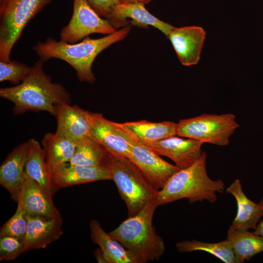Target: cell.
I'll use <instances>...</instances> for the list:
<instances>
[{
    "label": "cell",
    "mask_w": 263,
    "mask_h": 263,
    "mask_svg": "<svg viewBox=\"0 0 263 263\" xmlns=\"http://www.w3.org/2000/svg\"><path fill=\"white\" fill-rule=\"evenodd\" d=\"M94 254L96 260L98 263H107L104 255L100 248L96 249L94 251Z\"/></svg>",
    "instance_id": "1f68e13d"
},
{
    "label": "cell",
    "mask_w": 263,
    "mask_h": 263,
    "mask_svg": "<svg viewBox=\"0 0 263 263\" xmlns=\"http://www.w3.org/2000/svg\"><path fill=\"white\" fill-rule=\"evenodd\" d=\"M239 127L233 113H204L180 119L177 123V135L225 146L229 144L230 137Z\"/></svg>",
    "instance_id": "52a82bcc"
},
{
    "label": "cell",
    "mask_w": 263,
    "mask_h": 263,
    "mask_svg": "<svg viewBox=\"0 0 263 263\" xmlns=\"http://www.w3.org/2000/svg\"><path fill=\"white\" fill-rule=\"evenodd\" d=\"M23 240L16 237L0 236V261H11L25 252Z\"/></svg>",
    "instance_id": "f1b7e54d"
},
{
    "label": "cell",
    "mask_w": 263,
    "mask_h": 263,
    "mask_svg": "<svg viewBox=\"0 0 263 263\" xmlns=\"http://www.w3.org/2000/svg\"><path fill=\"white\" fill-rule=\"evenodd\" d=\"M41 146L52 176L59 167L70 162L75 152L76 142L56 132H48L41 140Z\"/></svg>",
    "instance_id": "44dd1931"
},
{
    "label": "cell",
    "mask_w": 263,
    "mask_h": 263,
    "mask_svg": "<svg viewBox=\"0 0 263 263\" xmlns=\"http://www.w3.org/2000/svg\"><path fill=\"white\" fill-rule=\"evenodd\" d=\"M226 239L229 242L238 263L249 260L263 252V237L253 232L229 228Z\"/></svg>",
    "instance_id": "d4e9b609"
},
{
    "label": "cell",
    "mask_w": 263,
    "mask_h": 263,
    "mask_svg": "<svg viewBox=\"0 0 263 263\" xmlns=\"http://www.w3.org/2000/svg\"><path fill=\"white\" fill-rule=\"evenodd\" d=\"M206 35L204 29L200 26L173 27L167 38L181 63L189 66L198 63Z\"/></svg>",
    "instance_id": "4fadbf2b"
},
{
    "label": "cell",
    "mask_w": 263,
    "mask_h": 263,
    "mask_svg": "<svg viewBox=\"0 0 263 263\" xmlns=\"http://www.w3.org/2000/svg\"></svg>",
    "instance_id": "836d02e7"
},
{
    "label": "cell",
    "mask_w": 263,
    "mask_h": 263,
    "mask_svg": "<svg viewBox=\"0 0 263 263\" xmlns=\"http://www.w3.org/2000/svg\"><path fill=\"white\" fill-rule=\"evenodd\" d=\"M112 180L110 165L84 166L66 163L52 175L51 182L55 192L61 188L102 180Z\"/></svg>",
    "instance_id": "9a60e30c"
},
{
    "label": "cell",
    "mask_w": 263,
    "mask_h": 263,
    "mask_svg": "<svg viewBox=\"0 0 263 263\" xmlns=\"http://www.w3.org/2000/svg\"><path fill=\"white\" fill-rule=\"evenodd\" d=\"M52 0H0V61H9L27 23Z\"/></svg>",
    "instance_id": "8992f818"
},
{
    "label": "cell",
    "mask_w": 263,
    "mask_h": 263,
    "mask_svg": "<svg viewBox=\"0 0 263 263\" xmlns=\"http://www.w3.org/2000/svg\"><path fill=\"white\" fill-rule=\"evenodd\" d=\"M225 191L234 197L237 207L236 215L229 228L242 230L255 229L263 216V207L246 196L239 179L235 180Z\"/></svg>",
    "instance_id": "ac0fdd59"
},
{
    "label": "cell",
    "mask_w": 263,
    "mask_h": 263,
    "mask_svg": "<svg viewBox=\"0 0 263 263\" xmlns=\"http://www.w3.org/2000/svg\"><path fill=\"white\" fill-rule=\"evenodd\" d=\"M263 207V200L259 203ZM253 232L256 234L263 237V219L260 221L256 226Z\"/></svg>",
    "instance_id": "4dcf8cb0"
},
{
    "label": "cell",
    "mask_w": 263,
    "mask_h": 263,
    "mask_svg": "<svg viewBox=\"0 0 263 263\" xmlns=\"http://www.w3.org/2000/svg\"><path fill=\"white\" fill-rule=\"evenodd\" d=\"M200 141L174 135L160 141L144 144L159 155L166 156L173 161L180 169L188 168L201 157L202 146Z\"/></svg>",
    "instance_id": "8fae6325"
},
{
    "label": "cell",
    "mask_w": 263,
    "mask_h": 263,
    "mask_svg": "<svg viewBox=\"0 0 263 263\" xmlns=\"http://www.w3.org/2000/svg\"><path fill=\"white\" fill-rule=\"evenodd\" d=\"M18 200L22 202L27 215L61 216L54 204L53 198L48 196L25 173L23 184L18 194L17 201Z\"/></svg>",
    "instance_id": "d6986e66"
},
{
    "label": "cell",
    "mask_w": 263,
    "mask_h": 263,
    "mask_svg": "<svg viewBox=\"0 0 263 263\" xmlns=\"http://www.w3.org/2000/svg\"><path fill=\"white\" fill-rule=\"evenodd\" d=\"M31 67L15 60L0 61V81H8L18 85L28 75Z\"/></svg>",
    "instance_id": "83f0119b"
},
{
    "label": "cell",
    "mask_w": 263,
    "mask_h": 263,
    "mask_svg": "<svg viewBox=\"0 0 263 263\" xmlns=\"http://www.w3.org/2000/svg\"><path fill=\"white\" fill-rule=\"evenodd\" d=\"M158 207L156 198L151 200L138 213L128 217L109 233L135 255L141 263L159 260L165 250L163 239L152 225Z\"/></svg>",
    "instance_id": "277c9868"
},
{
    "label": "cell",
    "mask_w": 263,
    "mask_h": 263,
    "mask_svg": "<svg viewBox=\"0 0 263 263\" xmlns=\"http://www.w3.org/2000/svg\"><path fill=\"white\" fill-rule=\"evenodd\" d=\"M94 10L101 17L107 19L113 7L118 3L117 0H87Z\"/></svg>",
    "instance_id": "f546056e"
},
{
    "label": "cell",
    "mask_w": 263,
    "mask_h": 263,
    "mask_svg": "<svg viewBox=\"0 0 263 263\" xmlns=\"http://www.w3.org/2000/svg\"><path fill=\"white\" fill-rule=\"evenodd\" d=\"M116 31L109 20L99 16L87 0H73V14L61 31L60 40L75 43L93 34L109 35Z\"/></svg>",
    "instance_id": "ba28073f"
},
{
    "label": "cell",
    "mask_w": 263,
    "mask_h": 263,
    "mask_svg": "<svg viewBox=\"0 0 263 263\" xmlns=\"http://www.w3.org/2000/svg\"><path fill=\"white\" fill-rule=\"evenodd\" d=\"M14 214L0 227V236L9 235L24 240L28 225L27 214L20 200Z\"/></svg>",
    "instance_id": "4316f807"
},
{
    "label": "cell",
    "mask_w": 263,
    "mask_h": 263,
    "mask_svg": "<svg viewBox=\"0 0 263 263\" xmlns=\"http://www.w3.org/2000/svg\"><path fill=\"white\" fill-rule=\"evenodd\" d=\"M151 0H117L119 3H139L144 4L149 3Z\"/></svg>",
    "instance_id": "d6a6232c"
},
{
    "label": "cell",
    "mask_w": 263,
    "mask_h": 263,
    "mask_svg": "<svg viewBox=\"0 0 263 263\" xmlns=\"http://www.w3.org/2000/svg\"><path fill=\"white\" fill-rule=\"evenodd\" d=\"M109 165L112 180L126 205L128 217L136 214L148 202L156 198L159 190L130 159L110 154Z\"/></svg>",
    "instance_id": "5b68a950"
},
{
    "label": "cell",
    "mask_w": 263,
    "mask_h": 263,
    "mask_svg": "<svg viewBox=\"0 0 263 263\" xmlns=\"http://www.w3.org/2000/svg\"><path fill=\"white\" fill-rule=\"evenodd\" d=\"M90 135L111 155L127 158L137 141L121 123L109 120L100 113H94Z\"/></svg>",
    "instance_id": "9c48e42d"
},
{
    "label": "cell",
    "mask_w": 263,
    "mask_h": 263,
    "mask_svg": "<svg viewBox=\"0 0 263 263\" xmlns=\"http://www.w3.org/2000/svg\"><path fill=\"white\" fill-rule=\"evenodd\" d=\"M28 225L24 239L25 252L45 248L63 234L61 216L45 217L27 215Z\"/></svg>",
    "instance_id": "2e32d148"
},
{
    "label": "cell",
    "mask_w": 263,
    "mask_h": 263,
    "mask_svg": "<svg viewBox=\"0 0 263 263\" xmlns=\"http://www.w3.org/2000/svg\"><path fill=\"white\" fill-rule=\"evenodd\" d=\"M28 148V141L19 145L8 154L0 167V184L16 202L24 179Z\"/></svg>",
    "instance_id": "e0dca14e"
},
{
    "label": "cell",
    "mask_w": 263,
    "mask_h": 263,
    "mask_svg": "<svg viewBox=\"0 0 263 263\" xmlns=\"http://www.w3.org/2000/svg\"><path fill=\"white\" fill-rule=\"evenodd\" d=\"M91 237L104 255L107 263H141L139 259L107 233L96 220L90 223Z\"/></svg>",
    "instance_id": "ffe728a7"
},
{
    "label": "cell",
    "mask_w": 263,
    "mask_h": 263,
    "mask_svg": "<svg viewBox=\"0 0 263 263\" xmlns=\"http://www.w3.org/2000/svg\"><path fill=\"white\" fill-rule=\"evenodd\" d=\"M207 158V152L203 151L194 164L175 173L159 190L156 198L158 206L182 199H187L190 204L204 201L215 203L217 193L225 191V184L221 179L213 180L208 176Z\"/></svg>",
    "instance_id": "3957f363"
},
{
    "label": "cell",
    "mask_w": 263,
    "mask_h": 263,
    "mask_svg": "<svg viewBox=\"0 0 263 263\" xmlns=\"http://www.w3.org/2000/svg\"><path fill=\"white\" fill-rule=\"evenodd\" d=\"M28 142L29 148L24 169L25 173L48 196L53 198L55 192L42 147L34 138L29 139Z\"/></svg>",
    "instance_id": "7402d4cb"
},
{
    "label": "cell",
    "mask_w": 263,
    "mask_h": 263,
    "mask_svg": "<svg viewBox=\"0 0 263 263\" xmlns=\"http://www.w3.org/2000/svg\"><path fill=\"white\" fill-rule=\"evenodd\" d=\"M135 164L150 184L160 190L169 178L180 169L176 165L163 160L145 144L136 141L132 146L128 158Z\"/></svg>",
    "instance_id": "30bf717a"
},
{
    "label": "cell",
    "mask_w": 263,
    "mask_h": 263,
    "mask_svg": "<svg viewBox=\"0 0 263 263\" xmlns=\"http://www.w3.org/2000/svg\"><path fill=\"white\" fill-rule=\"evenodd\" d=\"M175 246L180 253L202 251L213 255L225 263H238L231 246L226 239L217 243L186 240L177 243Z\"/></svg>",
    "instance_id": "484cf974"
},
{
    "label": "cell",
    "mask_w": 263,
    "mask_h": 263,
    "mask_svg": "<svg viewBox=\"0 0 263 263\" xmlns=\"http://www.w3.org/2000/svg\"><path fill=\"white\" fill-rule=\"evenodd\" d=\"M130 30L131 26L127 25L104 37L92 39L87 37L75 43L49 37L44 42H38L33 50L44 61L57 58L66 62L75 69L80 81L93 83L96 80L92 70L95 58L107 48L124 39Z\"/></svg>",
    "instance_id": "7a4b0ae2"
},
{
    "label": "cell",
    "mask_w": 263,
    "mask_h": 263,
    "mask_svg": "<svg viewBox=\"0 0 263 263\" xmlns=\"http://www.w3.org/2000/svg\"><path fill=\"white\" fill-rule=\"evenodd\" d=\"M54 116L57 122L56 133L75 142L90 135L94 113L64 103L56 106Z\"/></svg>",
    "instance_id": "7c38bea8"
},
{
    "label": "cell",
    "mask_w": 263,
    "mask_h": 263,
    "mask_svg": "<svg viewBox=\"0 0 263 263\" xmlns=\"http://www.w3.org/2000/svg\"><path fill=\"white\" fill-rule=\"evenodd\" d=\"M121 124L137 141L145 144L177 135V123L171 121L153 122L142 120Z\"/></svg>",
    "instance_id": "603a6c76"
},
{
    "label": "cell",
    "mask_w": 263,
    "mask_h": 263,
    "mask_svg": "<svg viewBox=\"0 0 263 263\" xmlns=\"http://www.w3.org/2000/svg\"><path fill=\"white\" fill-rule=\"evenodd\" d=\"M44 62L41 59L36 62L20 84L0 89V96L14 104V115L45 111L55 116L56 106L71 103L69 93L61 84L52 82L44 72Z\"/></svg>",
    "instance_id": "6da1fadb"
},
{
    "label": "cell",
    "mask_w": 263,
    "mask_h": 263,
    "mask_svg": "<svg viewBox=\"0 0 263 263\" xmlns=\"http://www.w3.org/2000/svg\"><path fill=\"white\" fill-rule=\"evenodd\" d=\"M144 5L139 3H118L113 7L107 19L116 30L120 27L126 26L125 25L127 24L126 19H130L132 25L142 28L152 26L167 37L174 26L152 15Z\"/></svg>",
    "instance_id": "5bb4252c"
},
{
    "label": "cell",
    "mask_w": 263,
    "mask_h": 263,
    "mask_svg": "<svg viewBox=\"0 0 263 263\" xmlns=\"http://www.w3.org/2000/svg\"><path fill=\"white\" fill-rule=\"evenodd\" d=\"M75 142V152L69 162L70 164L91 167L109 165L110 154L91 135Z\"/></svg>",
    "instance_id": "cb8c5ba5"
}]
</instances>
